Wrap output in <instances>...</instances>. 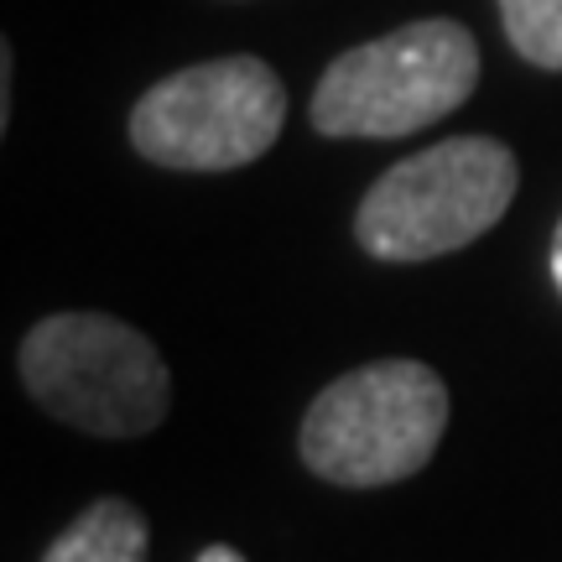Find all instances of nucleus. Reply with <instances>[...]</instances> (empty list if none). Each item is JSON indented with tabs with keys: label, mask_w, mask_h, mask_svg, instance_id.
<instances>
[{
	"label": "nucleus",
	"mask_w": 562,
	"mask_h": 562,
	"mask_svg": "<svg viewBox=\"0 0 562 562\" xmlns=\"http://www.w3.org/2000/svg\"><path fill=\"white\" fill-rule=\"evenodd\" d=\"M448 385L422 360H375L323 385L302 417V463L328 484L375 490L412 480L438 453Z\"/></svg>",
	"instance_id": "nucleus-1"
},
{
	"label": "nucleus",
	"mask_w": 562,
	"mask_h": 562,
	"mask_svg": "<svg viewBox=\"0 0 562 562\" xmlns=\"http://www.w3.org/2000/svg\"><path fill=\"white\" fill-rule=\"evenodd\" d=\"M480 83V47L459 21H412L349 47L313 89V131L339 140L412 136L453 115Z\"/></svg>",
	"instance_id": "nucleus-2"
},
{
	"label": "nucleus",
	"mask_w": 562,
	"mask_h": 562,
	"mask_svg": "<svg viewBox=\"0 0 562 562\" xmlns=\"http://www.w3.org/2000/svg\"><path fill=\"white\" fill-rule=\"evenodd\" d=\"M16 364L42 412L89 438H140L172 402V375L157 344L110 313L42 318L21 339Z\"/></svg>",
	"instance_id": "nucleus-3"
},
{
	"label": "nucleus",
	"mask_w": 562,
	"mask_h": 562,
	"mask_svg": "<svg viewBox=\"0 0 562 562\" xmlns=\"http://www.w3.org/2000/svg\"><path fill=\"white\" fill-rule=\"evenodd\" d=\"M516 157L495 136H453L396 161L355 214V240L375 261H432L474 245L516 199Z\"/></svg>",
	"instance_id": "nucleus-4"
},
{
	"label": "nucleus",
	"mask_w": 562,
	"mask_h": 562,
	"mask_svg": "<svg viewBox=\"0 0 562 562\" xmlns=\"http://www.w3.org/2000/svg\"><path fill=\"white\" fill-rule=\"evenodd\" d=\"M286 121V89L250 53L193 63L151 83L131 110V146L172 172H229L266 157Z\"/></svg>",
	"instance_id": "nucleus-5"
},
{
	"label": "nucleus",
	"mask_w": 562,
	"mask_h": 562,
	"mask_svg": "<svg viewBox=\"0 0 562 562\" xmlns=\"http://www.w3.org/2000/svg\"><path fill=\"white\" fill-rule=\"evenodd\" d=\"M146 516L131 501L104 495L47 547L42 562H146Z\"/></svg>",
	"instance_id": "nucleus-6"
},
{
	"label": "nucleus",
	"mask_w": 562,
	"mask_h": 562,
	"mask_svg": "<svg viewBox=\"0 0 562 562\" xmlns=\"http://www.w3.org/2000/svg\"><path fill=\"white\" fill-rule=\"evenodd\" d=\"M510 47L547 74H562V0H501Z\"/></svg>",
	"instance_id": "nucleus-7"
},
{
	"label": "nucleus",
	"mask_w": 562,
	"mask_h": 562,
	"mask_svg": "<svg viewBox=\"0 0 562 562\" xmlns=\"http://www.w3.org/2000/svg\"><path fill=\"white\" fill-rule=\"evenodd\" d=\"M199 562H245V558L235 552V547H224V542H220V547H203Z\"/></svg>",
	"instance_id": "nucleus-8"
},
{
	"label": "nucleus",
	"mask_w": 562,
	"mask_h": 562,
	"mask_svg": "<svg viewBox=\"0 0 562 562\" xmlns=\"http://www.w3.org/2000/svg\"><path fill=\"white\" fill-rule=\"evenodd\" d=\"M552 281H558V292H562V224H558V235H552Z\"/></svg>",
	"instance_id": "nucleus-9"
}]
</instances>
